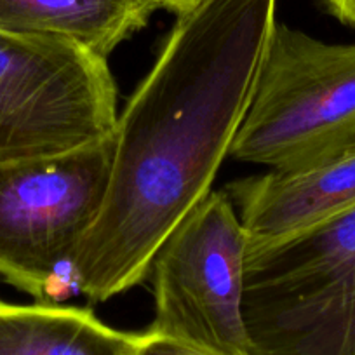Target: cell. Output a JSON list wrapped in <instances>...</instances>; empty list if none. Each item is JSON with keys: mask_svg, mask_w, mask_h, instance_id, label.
Masks as SVG:
<instances>
[{"mask_svg": "<svg viewBox=\"0 0 355 355\" xmlns=\"http://www.w3.org/2000/svg\"><path fill=\"white\" fill-rule=\"evenodd\" d=\"M275 9L277 0H200L176 16L119 115L103 207L71 265L89 302L143 284L164 239L211 192L248 112Z\"/></svg>", "mask_w": 355, "mask_h": 355, "instance_id": "cell-1", "label": "cell"}, {"mask_svg": "<svg viewBox=\"0 0 355 355\" xmlns=\"http://www.w3.org/2000/svg\"><path fill=\"white\" fill-rule=\"evenodd\" d=\"M244 320L254 355H355V206L249 239Z\"/></svg>", "mask_w": 355, "mask_h": 355, "instance_id": "cell-2", "label": "cell"}, {"mask_svg": "<svg viewBox=\"0 0 355 355\" xmlns=\"http://www.w3.org/2000/svg\"><path fill=\"white\" fill-rule=\"evenodd\" d=\"M352 146L355 42H324L277 21L228 157L295 173Z\"/></svg>", "mask_w": 355, "mask_h": 355, "instance_id": "cell-3", "label": "cell"}, {"mask_svg": "<svg viewBox=\"0 0 355 355\" xmlns=\"http://www.w3.org/2000/svg\"><path fill=\"white\" fill-rule=\"evenodd\" d=\"M117 119L108 60L0 30V164L80 150L114 135Z\"/></svg>", "mask_w": 355, "mask_h": 355, "instance_id": "cell-4", "label": "cell"}, {"mask_svg": "<svg viewBox=\"0 0 355 355\" xmlns=\"http://www.w3.org/2000/svg\"><path fill=\"white\" fill-rule=\"evenodd\" d=\"M114 135L75 152L0 164V279L54 303L103 207Z\"/></svg>", "mask_w": 355, "mask_h": 355, "instance_id": "cell-5", "label": "cell"}, {"mask_svg": "<svg viewBox=\"0 0 355 355\" xmlns=\"http://www.w3.org/2000/svg\"><path fill=\"white\" fill-rule=\"evenodd\" d=\"M249 235L227 192H209L150 263V331L218 355H254L244 320Z\"/></svg>", "mask_w": 355, "mask_h": 355, "instance_id": "cell-6", "label": "cell"}, {"mask_svg": "<svg viewBox=\"0 0 355 355\" xmlns=\"http://www.w3.org/2000/svg\"><path fill=\"white\" fill-rule=\"evenodd\" d=\"M225 192L251 241L302 230L355 206V146L310 169L244 178Z\"/></svg>", "mask_w": 355, "mask_h": 355, "instance_id": "cell-7", "label": "cell"}, {"mask_svg": "<svg viewBox=\"0 0 355 355\" xmlns=\"http://www.w3.org/2000/svg\"><path fill=\"white\" fill-rule=\"evenodd\" d=\"M155 11V0H0V30L64 40L108 60Z\"/></svg>", "mask_w": 355, "mask_h": 355, "instance_id": "cell-8", "label": "cell"}, {"mask_svg": "<svg viewBox=\"0 0 355 355\" xmlns=\"http://www.w3.org/2000/svg\"><path fill=\"white\" fill-rule=\"evenodd\" d=\"M143 338L107 326L87 309L0 300V355H138Z\"/></svg>", "mask_w": 355, "mask_h": 355, "instance_id": "cell-9", "label": "cell"}, {"mask_svg": "<svg viewBox=\"0 0 355 355\" xmlns=\"http://www.w3.org/2000/svg\"><path fill=\"white\" fill-rule=\"evenodd\" d=\"M138 355H218L146 329Z\"/></svg>", "mask_w": 355, "mask_h": 355, "instance_id": "cell-10", "label": "cell"}, {"mask_svg": "<svg viewBox=\"0 0 355 355\" xmlns=\"http://www.w3.org/2000/svg\"><path fill=\"white\" fill-rule=\"evenodd\" d=\"M327 11L343 25L355 28V0H322Z\"/></svg>", "mask_w": 355, "mask_h": 355, "instance_id": "cell-11", "label": "cell"}, {"mask_svg": "<svg viewBox=\"0 0 355 355\" xmlns=\"http://www.w3.org/2000/svg\"><path fill=\"white\" fill-rule=\"evenodd\" d=\"M155 2L159 6V9H166V11L180 16L183 12L190 11L192 8H196L200 0H155Z\"/></svg>", "mask_w": 355, "mask_h": 355, "instance_id": "cell-12", "label": "cell"}]
</instances>
